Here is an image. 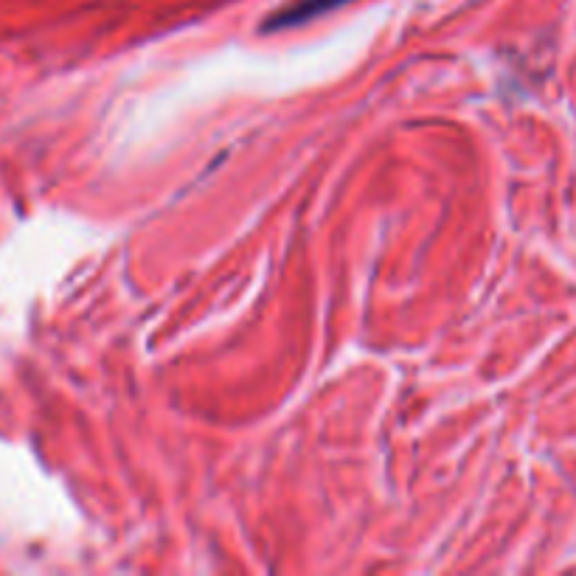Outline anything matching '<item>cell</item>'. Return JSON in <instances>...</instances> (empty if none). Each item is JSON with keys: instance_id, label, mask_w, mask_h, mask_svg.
<instances>
[{"instance_id": "cell-1", "label": "cell", "mask_w": 576, "mask_h": 576, "mask_svg": "<svg viewBox=\"0 0 576 576\" xmlns=\"http://www.w3.org/2000/svg\"><path fill=\"white\" fill-rule=\"evenodd\" d=\"M343 3H349V0H295V3H290L287 9H282L279 14H273V17L265 23V28L275 32V28L298 26V23H307L309 17H318V14L329 12V9L343 7Z\"/></svg>"}]
</instances>
